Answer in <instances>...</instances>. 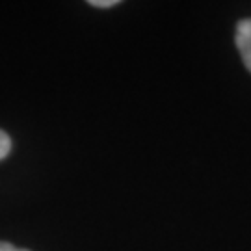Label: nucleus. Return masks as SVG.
Returning <instances> with one entry per match:
<instances>
[{
  "label": "nucleus",
  "instance_id": "1",
  "mask_svg": "<svg viewBox=\"0 0 251 251\" xmlns=\"http://www.w3.org/2000/svg\"><path fill=\"white\" fill-rule=\"evenodd\" d=\"M236 49L242 56L244 65L248 67V71L251 73V19H244L236 25Z\"/></svg>",
  "mask_w": 251,
  "mask_h": 251
},
{
  "label": "nucleus",
  "instance_id": "2",
  "mask_svg": "<svg viewBox=\"0 0 251 251\" xmlns=\"http://www.w3.org/2000/svg\"><path fill=\"white\" fill-rule=\"evenodd\" d=\"M11 151V138L4 130H0V160H4Z\"/></svg>",
  "mask_w": 251,
  "mask_h": 251
},
{
  "label": "nucleus",
  "instance_id": "3",
  "mask_svg": "<svg viewBox=\"0 0 251 251\" xmlns=\"http://www.w3.org/2000/svg\"><path fill=\"white\" fill-rule=\"evenodd\" d=\"M119 4V0H90V6L93 8H112V6H117Z\"/></svg>",
  "mask_w": 251,
  "mask_h": 251
},
{
  "label": "nucleus",
  "instance_id": "4",
  "mask_svg": "<svg viewBox=\"0 0 251 251\" xmlns=\"http://www.w3.org/2000/svg\"><path fill=\"white\" fill-rule=\"evenodd\" d=\"M0 251H28V250L17 248V246H13V244L9 242H0Z\"/></svg>",
  "mask_w": 251,
  "mask_h": 251
}]
</instances>
